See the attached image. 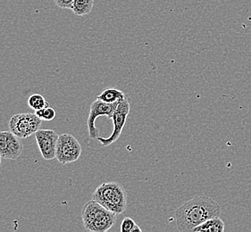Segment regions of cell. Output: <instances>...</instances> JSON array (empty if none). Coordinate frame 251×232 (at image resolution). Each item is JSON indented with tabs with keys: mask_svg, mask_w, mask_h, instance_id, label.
Here are the masks:
<instances>
[{
	"mask_svg": "<svg viewBox=\"0 0 251 232\" xmlns=\"http://www.w3.org/2000/svg\"><path fill=\"white\" fill-rule=\"evenodd\" d=\"M220 214L221 207L211 197H194L176 210L177 229L179 232H192L203 222Z\"/></svg>",
	"mask_w": 251,
	"mask_h": 232,
	"instance_id": "1",
	"label": "cell"
},
{
	"mask_svg": "<svg viewBox=\"0 0 251 232\" xmlns=\"http://www.w3.org/2000/svg\"><path fill=\"white\" fill-rule=\"evenodd\" d=\"M116 215L93 199L86 203L81 210L83 226L91 232L109 231L116 224Z\"/></svg>",
	"mask_w": 251,
	"mask_h": 232,
	"instance_id": "2",
	"label": "cell"
},
{
	"mask_svg": "<svg viewBox=\"0 0 251 232\" xmlns=\"http://www.w3.org/2000/svg\"><path fill=\"white\" fill-rule=\"evenodd\" d=\"M92 199L116 214L126 212L127 193L125 187L117 182H104L96 188Z\"/></svg>",
	"mask_w": 251,
	"mask_h": 232,
	"instance_id": "3",
	"label": "cell"
},
{
	"mask_svg": "<svg viewBox=\"0 0 251 232\" xmlns=\"http://www.w3.org/2000/svg\"><path fill=\"white\" fill-rule=\"evenodd\" d=\"M41 122L36 114H18L12 116L9 129L19 139H27L40 130Z\"/></svg>",
	"mask_w": 251,
	"mask_h": 232,
	"instance_id": "4",
	"label": "cell"
},
{
	"mask_svg": "<svg viewBox=\"0 0 251 232\" xmlns=\"http://www.w3.org/2000/svg\"><path fill=\"white\" fill-rule=\"evenodd\" d=\"M130 110H131L130 100L128 96L126 95L125 97L119 102L116 111L111 118L114 123V130L112 134L108 138H102V137L98 138V140L100 143L101 146H110L111 144L115 143L119 139V137L123 132V129L126 125V120L130 114Z\"/></svg>",
	"mask_w": 251,
	"mask_h": 232,
	"instance_id": "5",
	"label": "cell"
},
{
	"mask_svg": "<svg viewBox=\"0 0 251 232\" xmlns=\"http://www.w3.org/2000/svg\"><path fill=\"white\" fill-rule=\"evenodd\" d=\"M81 146L75 137L69 133L61 134L56 146L55 158L62 164L77 161L81 155Z\"/></svg>",
	"mask_w": 251,
	"mask_h": 232,
	"instance_id": "6",
	"label": "cell"
},
{
	"mask_svg": "<svg viewBox=\"0 0 251 232\" xmlns=\"http://www.w3.org/2000/svg\"><path fill=\"white\" fill-rule=\"evenodd\" d=\"M119 102L109 104V103L101 101L100 99H96L95 101L91 103L90 115L87 121L89 135L91 139H98V138L100 137V131L95 125L97 118L100 116H105L111 119L116 111Z\"/></svg>",
	"mask_w": 251,
	"mask_h": 232,
	"instance_id": "7",
	"label": "cell"
},
{
	"mask_svg": "<svg viewBox=\"0 0 251 232\" xmlns=\"http://www.w3.org/2000/svg\"><path fill=\"white\" fill-rule=\"evenodd\" d=\"M59 135L53 130H39L35 133V139L42 157L50 161L55 159L56 146Z\"/></svg>",
	"mask_w": 251,
	"mask_h": 232,
	"instance_id": "8",
	"label": "cell"
},
{
	"mask_svg": "<svg viewBox=\"0 0 251 232\" xmlns=\"http://www.w3.org/2000/svg\"><path fill=\"white\" fill-rule=\"evenodd\" d=\"M24 145L12 131H0V156L4 159L15 160L20 157Z\"/></svg>",
	"mask_w": 251,
	"mask_h": 232,
	"instance_id": "9",
	"label": "cell"
},
{
	"mask_svg": "<svg viewBox=\"0 0 251 232\" xmlns=\"http://www.w3.org/2000/svg\"><path fill=\"white\" fill-rule=\"evenodd\" d=\"M225 231V222L218 217H214L203 222L200 226L195 228L194 232H223Z\"/></svg>",
	"mask_w": 251,
	"mask_h": 232,
	"instance_id": "10",
	"label": "cell"
},
{
	"mask_svg": "<svg viewBox=\"0 0 251 232\" xmlns=\"http://www.w3.org/2000/svg\"><path fill=\"white\" fill-rule=\"evenodd\" d=\"M125 96H126V94L120 90L114 89V88H108L103 91L100 95L97 96V99H100L101 101L109 103V104H113V103L121 101L125 97Z\"/></svg>",
	"mask_w": 251,
	"mask_h": 232,
	"instance_id": "11",
	"label": "cell"
},
{
	"mask_svg": "<svg viewBox=\"0 0 251 232\" xmlns=\"http://www.w3.org/2000/svg\"><path fill=\"white\" fill-rule=\"evenodd\" d=\"M94 0H75L72 11L78 16L89 15L92 11Z\"/></svg>",
	"mask_w": 251,
	"mask_h": 232,
	"instance_id": "12",
	"label": "cell"
},
{
	"mask_svg": "<svg viewBox=\"0 0 251 232\" xmlns=\"http://www.w3.org/2000/svg\"><path fill=\"white\" fill-rule=\"evenodd\" d=\"M28 105L34 111L40 110V109H42L46 106H50L49 102L46 100L45 97L42 95H40V94L31 95L28 99Z\"/></svg>",
	"mask_w": 251,
	"mask_h": 232,
	"instance_id": "13",
	"label": "cell"
},
{
	"mask_svg": "<svg viewBox=\"0 0 251 232\" xmlns=\"http://www.w3.org/2000/svg\"><path fill=\"white\" fill-rule=\"evenodd\" d=\"M122 232H141V228L131 218L126 217L121 224Z\"/></svg>",
	"mask_w": 251,
	"mask_h": 232,
	"instance_id": "14",
	"label": "cell"
},
{
	"mask_svg": "<svg viewBox=\"0 0 251 232\" xmlns=\"http://www.w3.org/2000/svg\"><path fill=\"white\" fill-rule=\"evenodd\" d=\"M35 114L42 121H53L56 116L55 109L50 106H46L40 110H37L35 111Z\"/></svg>",
	"mask_w": 251,
	"mask_h": 232,
	"instance_id": "15",
	"label": "cell"
},
{
	"mask_svg": "<svg viewBox=\"0 0 251 232\" xmlns=\"http://www.w3.org/2000/svg\"><path fill=\"white\" fill-rule=\"evenodd\" d=\"M55 5L63 9H72L75 0H54Z\"/></svg>",
	"mask_w": 251,
	"mask_h": 232,
	"instance_id": "16",
	"label": "cell"
},
{
	"mask_svg": "<svg viewBox=\"0 0 251 232\" xmlns=\"http://www.w3.org/2000/svg\"><path fill=\"white\" fill-rule=\"evenodd\" d=\"M1 158H2V157L0 156V166H1Z\"/></svg>",
	"mask_w": 251,
	"mask_h": 232,
	"instance_id": "17",
	"label": "cell"
}]
</instances>
